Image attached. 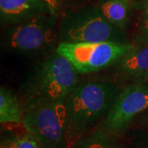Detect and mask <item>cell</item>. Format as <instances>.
Instances as JSON below:
<instances>
[{"mask_svg": "<svg viewBox=\"0 0 148 148\" xmlns=\"http://www.w3.org/2000/svg\"><path fill=\"white\" fill-rule=\"evenodd\" d=\"M113 134L102 130H97L86 138L80 139L73 147L74 148H118Z\"/></svg>", "mask_w": 148, "mask_h": 148, "instance_id": "12", "label": "cell"}, {"mask_svg": "<svg viewBox=\"0 0 148 148\" xmlns=\"http://www.w3.org/2000/svg\"><path fill=\"white\" fill-rule=\"evenodd\" d=\"M24 110L16 95L4 86L0 88V122L3 124H20L23 121Z\"/></svg>", "mask_w": 148, "mask_h": 148, "instance_id": "11", "label": "cell"}, {"mask_svg": "<svg viewBox=\"0 0 148 148\" xmlns=\"http://www.w3.org/2000/svg\"><path fill=\"white\" fill-rule=\"evenodd\" d=\"M119 91L115 84L103 81H89L75 87L65 100L68 147H72L106 116Z\"/></svg>", "mask_w": 148, "mask_h": 148, "instance_id": "1", "label": "cell"}, {"mask_svg": "<svg viewBox=\"0 0 148 148\" xmlns=\"http://www.w3.org/2000/svg\"><path fill=\"white\" fill-rule=\"evenodd\" d=\"M132 3H139V2H141V1H145V0H129Z\"/></svg>", "mask_w": 148, "mask_h": 148, "instance_id": "16", "label": "cell"}, {"mask_svg": "<svg viewBox=\"0 0 148 148\" xmlns=\"http://www.w3.org/2000/svg\"><path fill=\"white\" fill-rule=\"evenodd\" d=\"M47 13H52L50 8L40 0H0V20L5 27Z\"/></svg>", "mask_w": 148, "mask_h": 148, "instance_id": "8", "label": "cell"}, {"mask_svg": "<svg viewBox=\"0 0 148 148\" xmlns=\"http://www.w3.org/2000/svg\"><path fill=\"white\" fill-rule=\"evenodd\" d=\"M0 148H43L40 143L30 132L16 133L2 139Z\"/></svg>", "mask_w": 148, "mask_h": 148, "instance_id": "13", "label": "cell"}, {"mask_svg": "<svg viewBox=\"0 0 148 148\" xmlns=\"http://www.w3.org/2000/svg\"><path fill=\"white\" fill-rule=\"evenodd\" d=\"M133 46L128 53L119 61V69L130 78L145 80L148 78V41Z\"/></svg>", "mask_w": 148, "mask_h": 148, "instance_id": "9", "label": "cell"}, {"mask_svg": "<svg viewBox=\"0 0 148 148\" xmlns=\"http://www.w3.org/2000/svg\"><path fill=\"white\" fill-rule=\"evenodd\" d=\"M23 110V126L43 148H64L67 146L65 101L27 100Z\"/></svg>", "mask_w": 148, "mask_h": 148, "instance_id": "3", "label": "cell"}, {"mask_svg": "<svg viewBox=\"0 0 148 148\" xmlns=\"http://www.w3.org/2000/svg\"><path fill=\"white\" fill-rule=\"evenodd\" d=\"M96 6L111 24L123 31L126 29L131 15L129 0H100Z\"/></svg>", "mask_w": 148, "mask_h": 148, "instance_id": "10", "label": "cell"}, {"mask_svg": "<svg viewBox=\"0 0 148 148\" xmlns=\"http://www.w3.org/2000/svg\"><path fill=\"white\" fill-rule=\"evenodd\" d=\"M140 31L143 41H148V0L144 1V7L140 18Z\"/></svg>", "mask_w": 148, "mask_h": 148, "instance_id": "14", "label": "cell"}, {"mask_svg": "<svg viewBox=\"0 0 148 148\" xmlns=\"http://www.w3.org/2000/svg\"><path fill=\"white\" fill-rule=\"evenodd\" d=\"M57 16L43 14L7 27L3 44L8 50L21 54H45L51 52L58 38Z\"/></svg>", "mask_w": 148, "mask_h": 148, "instance_id": "5", "label": "cell"}, {"mask_svg": "<svg viewBox=\"0 0 148 148\" xmlns=\"http://www.w3.org/2000/svg\"><path fill=\"white\" fill-rule=\"evenodd\" d=\"M148 109V85L135 82L119 92L105 117L103 129L113 135L126 130L135 117Z\"/></svg>", "mask_w": 148, "mask_h": 148, "instance_id": "7", "label": "cell"}, {"mask_svg": "<svg viewBox=\"0 0 148 148\" xmlns=\"http://www.w3.org/2000/svg\"><path fill=\"white\" fill-rule=\"evenodd\" d=\"M123 31L111 24L97 6L67 12L58 26L59 43L123 42Z\"/></svg>", "mask_w": 148, "mask_h": 148, "instance_id": "4", "label": "cell"}, {"mask_svg": "<svg viewBox=\"0 0 148 148\" xmlns=\"http://www.w3.org/2000/svg\"><path fill=\"white\" fill-rule=\"evenodd\" d=\"M78 74L68 58L50 53L32 69L23 87L26 98L65 101L79 84Z\"/></svg>", "mask_w": 148, "mask_h": 148, "instance_id": "2", "label": "cell"}, {"mask_svg": "<svg viewBox=\"0 0 148 148\" xmlns=\"http://www.w3.org/2000/svg\"><path fill=\"white\" fill-rule=\"evenodd\" d=\"M40 1L46 3L49 6V8H50L51 12L57 16L58 12L59 11V2H58V0H40Z\"/></svg>", "mask_w": 148, "mask_h": 148, "instance_id": "15", "label": "cell"}, {"mask_svg": "<svg viewBox=\"0 0 148 148\" xmlns=\"http://www.w3.org/2000/svg\"><path fill=\"white\" fill-rule=\"evenodd\" d=\"M127 42L59 43L56 51L69 59L79 74L100 71L119 62L132 48Z\"/></svg>", "mask_w": 148, "mask_h": 148, "instance_id": "6", "label": "cell"}]
</instances>
